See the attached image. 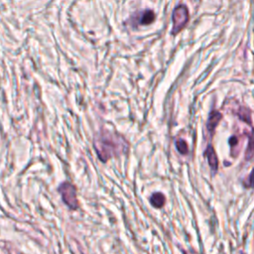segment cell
Masks as SVG:
<instances>
[{
  "label": "cell",
  "mask_w": 254,
  "mask_h": 254,
  "mask_svg": "<svg viewBox=\"0 0 254 254\" xmlns=\"http://www.w3.org/2000/svg\"><path fill=\"white\" fill-rule=\"evenodd\" d=\"M93 147L99 160L106 162L112 157L125 154L129 145L121 135L107 130H101L93 139Z\"/></svg>",
  "instance_id": "cell-1"
},
{
  "label": "cell",
  "mask_w": 254,
  "mask_h": 254,
  "mask_svg": "<svg viewBox=\"0 0 254 254\" xmlns=\"http://www.w3.org/2000/svg\"><path fill=\"white\" fill-rule=\"evenodd\" d=\"M59 191L62 195L63 201L69 209L75 210L78 208V200L76 196V189L68 182H64L59 187Z\"/></svg>",
  "instance_id": "cell-2"
},
{
  "label": "cell",
  "mask_w": 254,
  "mask_h": 254,
  "mask_svg": "<svg viewBox=\"0 0 254 254\" xmlns=\"http://www.w3.org/2000/svg\"><path fill=\"white\" fill-rule=\"evenodd\" d=\"M173 20V28L172 34H178L188 23L189 21V11L185 5H178L173 12L172 15Z\"/></svg>",
  "instance_id": "cell-3"
},
{
  "label": "cell",
  "mask_w": 254,
  "mask_h": 254,
  "mask_svg": "<svg viewBox=\"0 0 254 254\" xmlns=\"http://www.w3.org/2000/svg\"><path fill=\"white\" fill-rule=\"evenodd\" d=\"M155 17H156V15H155L154 11H152V10L139 11V12L133 14L132 17L130 18L131 26L133 28H136L138 26L150 25L151 23L154 22Z\"/></svg>",
  "instance_id": "cell-4"
},
{
  "label": "cell",
  "mask_w": 254,
  "mask_h": 254,
  "mask_svg": "<svg viewBox=\"0 0 254 254\" xmlns=\"http://www.w3.org/2000/svg\"><path fill=\"white\" fill-rule=\"evenodd\" d=\"M222 115L220 112H218L217 110H212L209 115H208V119H207V123H206V127L207 130L212 134L217 126V124L219 123L220 119H221Z\"/></svg>",
  "instance_id": "cell-5"
},
{
  "label": "cell",
  "mask_w": 254,
  "mask_h": 254,
  "mask_svg": "<svg viewBox=\"0 0 254 254\" xmlns=\"http://www.w3.org/2000/svg\"><path fill=\"white\" fill-rule=\"evenodd\" d=\"M205 157L207 158V162H208V165L209 167L211 168V170L213 172H215L217 170V166H218V161H217V157H216V154L214 152V149L211 145H208L206 150H205V153H204Z\"/></svg>",
  "instance_id": "cell-6"
},
{
  "label": "cell",
  "mask_w": 254,
  "mask_h": 254,
  "mask_svg": "<svg viewBox=\"0 0 254 254\" xmlns=\"http://www.w3.org/2000/svg\"><path fill=\"white\" fill-rule=\"evenodd\" d=\"M165 201H166V198L162 192H155L150 197L151 204L157 208L162 207L165 204Z\"/></svg>",
  "instance_id": "cell-7"
},
{
  "label": "cell",
  "mask_w": 254,
  "mask_h": 254,
  "mask_svg": "<svg viewBox=\"0 0 254 254\" xmlns=\"http://www.w3.org/2000/svg\"><path fill=\"white\" fill-rule=\"evenodd\" d=\"M253 156H254V130L252 131L251 135L249 136L248 146H247L246 153H245V159L250 160Z\"/></svg>",
  "instance_id": "cell-8"
},
{
  "label": "cell",
  "mask_w": 254,
  "mask_h": 254,
  "mask_svg": "<svg viewBox=\"0 0 254 254\" xmlns=\"http://www.w3.org/2000/svg\"><path fill=\"white\" fill-rule=\"evenodd\" d=\"M238 116L241 120L247 122V123H251V113H250V110L248 108H245V107H241L238 111Z\"/></svg>",
  "instance_id": "cell-9"
},
{
  "label": "cell",
  "mask_w": 254,
  "mask_h": 254,
  "mask_svg": "<svg viewBox=\"0 0 254 254\" xmlns=\"http://www.w3.org/2000/svg\"><path fill=\"white\" fill-rule=\"evenodd\" d=\"M176 148L177 150L181 153V154H187L188 151H189V147H188V144L186 143V141L182 140V139H179L176 141Z\"/></svg>",
  "instance_id": "cell-10"
},
{
  "label": "cell",
  "mask_w": 254,
  "mask_h": 254,
  "mask_svg": "<svg viewBox=\"0 0 254 254\" xmlns=\"http://www.w3.org/2000/svg\"><path fill=\"white\" fill-rule=\"evenodd\" d=\"M243 186L245 188H253L254 187V169L252 170V172L248 176V178L243 182Z\"/></svg>",
  "instance_id": "cell-11"
},
{
  "label": "cell",
  "mask_w": 254,
  "mask_h": 254,
  "mask_svg": "<svg viewBox=\"0 0 254 254\" xmlns=\"http://www.w3.org/2000/svg\"><path fill=\"white\" fill-rule=\"evenodd\" d=\"M236 142H237V138L234 137V136L229 139V144H230L231 146H234V145L236 144Z\"/></svg>",
  "instance_id": "cell-12"
}]
</instances>
